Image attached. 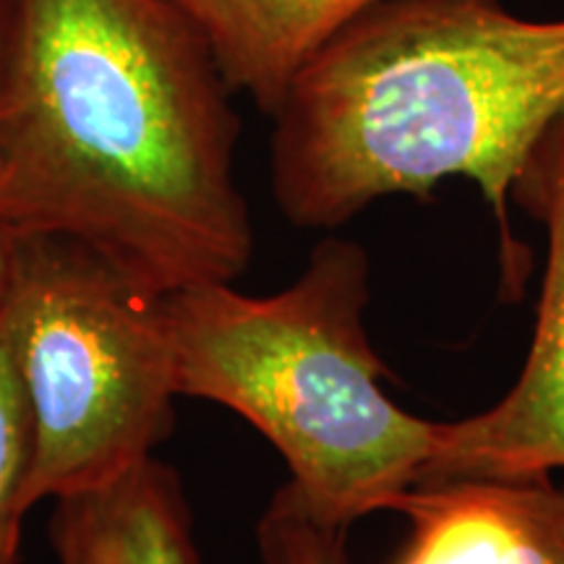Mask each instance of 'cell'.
<instances>
[{
	"label": "cell",
	"mask_w": 564,
	"mask_h": 564,
	"mask_svg": "<svg viewBox=\"0 0 564 564\" xmlns=\"http://www.w3.org/2000/svg\"><path fill=\"white\" fill-rule=\"evenodd\" d=\"M171 0H13L0 74V223L87 243L147 291L241 278V118Z\"/></svg>",
	"instance_id": "cell-1"
},
{
	"label": "cell",
	"mask_w": 564,
	"mask_h": 564,
	"mask_svg": "<svg viewBox=\"0 0 564 564\" xmlns=\"http://www.w3.org/2000/svg\"><path fill=\"white\" fill-rule=\"evenodd\" d=\"M564 116V17L505 0H382L337 32L272 116L270 186L288 223L335 230L373 202L481 188L505 282L525 278L512 238L514 175Z\"/></svg>",
	"instance_id": "cell-2"
},
{
	"label": "cell",
	"mask_w": 564,
	"mask_h": 564,
	"mask_svg": "<svg viewBox=\"0 0 564 564\" xmlns=\"http://www.w3.org/2000/svg\"><path fill=\"white\" fill-rule=\"evenodd\" d=\"M369 257L324 238L293 285L246 295L207 282L165 295L175 387L249 421L282 455L308 518L350 531L392 510L432 460L440 423L382 390L387 366L364 312Z\"/></svg>",
	"instance_id": "cell-3"
},
{
	"label": "cell",
	"mask_w": 564,
	"mask_h": 564,
	"mask_svg": "<svg viewBox=\"0 0 564 564\" xmlns=\"http://www.w3.org/2000/svg\"><path fill=\"white\" fill-rule=\"evenodd\" d=\"M3 303L32 415L26 510L154 457L181 398L165 295L87 243L30 232L17 236Z\"/></svg>",
	"instance_id": "cell-4"
},
{
	"label": "cell",
	"mask_w": 564,
	"mask_h": 564,
	"mask_svg": "<svg viewBox=\"0 0 564 564\" xmlns=\"http://www.w3.org/2000/svg\"><path fill=\"white\" fill-rule=\"evenodd\" d=\"M510 202L546 230V267L523 371L489 411L440 423L421 484L564 470V116L514 175Z\"/></svg>",
	"instance_id": "cell-5"
},
{
	"label": "cell",
	"mask_w": 564,
	"mask_h": 564,
	"mask_svg": "<svg viewBox=\"0 0 564 564\" xmlns=\"http://www.w3.org/2000/svg\"><path fill=\"white\" fill-rule=\"evenodd\" d=\"M394 512L411 523L398 564H564V486L552 476L419 484Z\"/></svg>",
	"instance_id": "cell-6"
},
{
	"label": "cell",
	"mask_w": 564,
	"mask_h": 564,
	"mask_svg": "<svg viewBox=\"0 0 564 564\" xmlns=\"http://www.w3.org/2000/svg\"><path fill=\"white\" fill-rule=\"evenodd\" d=\"M53 505L51 544L58 564H202L186 489L158 457Z\"/></svg>",
	"instance_id": "cell-7"
},
{
	"label": "cell",
	"mask_w": 564,
	"mask_h": 564,
	"mask_svg": "<svg viewBox=\"0 0 564 564\" xmlns=\"http://www.w3.org/2000/svg\"><path fill=\"white\" fill-rule=\"evenodd\" d=\"M207 40L232 95L274 116L301 68L382 0H171Z\"/></svg>",
	"instance_id": "cell-8"
},
{
	"label": "cell",
	"mask_w": 564,
	"mask_h": 564,
	"mask_svg": "<svg viewBox=\"0 0 564 564\" xmlns=\"http://www.w3.org/2000/svg\"><path fill=\"white\" fill-rule=\"evenodd\" d=\"M32 465V415L17 366L6 303L0 301V564H21Z\"/></svg>",
	"instance_id": "cell-9"
},
{
	"label": "cell",
	"mask_w": 564,
	"mask_h": 564,
	"mask_svg": "<svg viewBox=\"0 0 564 564\" xmlns=\"http://www.w3.org/2000/svg\"><path fill=\"white\" fill-rule=\"evenodd\" d=\"M257 535L264 564H350L348 531L308 518L288 484L272 497Z\"/></svg>",
	"instance_id": "cell-10"
},
{
	"label": "cell",
	"mask_w": 564,
	"mask_h": 564,
	"mask_svg": "<svg viewBox=\"0 0 564 564\" xmlns=\"http://www.w3.org/2000/svg\"><path fill=\"white\" fill-rule=\"evenodd\" d=\"M13 249H17V232L9 230L3 223H0V301H3L6 288H9Z\"/></svg>",
	"instance_id": "cell-11"
},
{
	"label": "cell",
	"mask_w": 564,
	"mask_h": 564,
	"mask_svg": "<svg viewBox=\"0 0 564 564\" xmlns=\"http://www.w3.org/2000/svg\"><path fill=\"white\" fill-rule=\"evenodd\" d=\"M11 24H13V0H0V74H3L6 51H9Z\"/></svg>",
	"instance_id": "cell-12"
}]
</instances>
